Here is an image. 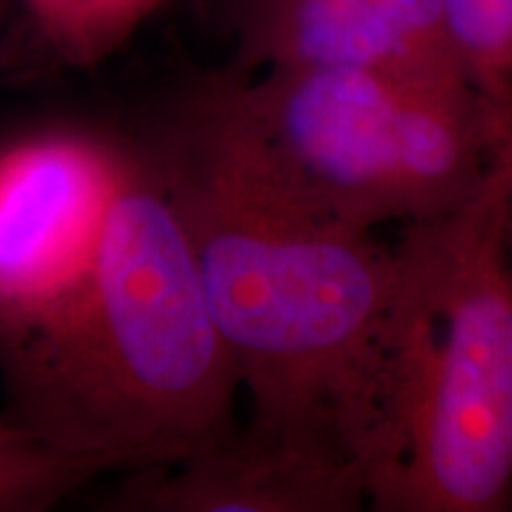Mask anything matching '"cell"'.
Masks as SVG:
<instances>
[{
    "label": "cell",
    "mask_w": 512,
    "mask_h": 512,
    "mask_svg": "<svg viewBox=\"0 0 512 512\" xmlns=\"http://www.w3.org/2000/svg\"><path fill=\"white\" fill-rule=\"evenodd\" d=\"M140 145L181 219L249 418L337 441L370 484L396 245L323 214L278 174L226 67L190 81Z\"/></svg>",
    "instance_id": "6da1fadb"
},
{
    "label": "cell",
    "mask_w": 512,
    "mask_h": 512,
    "mask_svg": "<svg viewBox=\"0 0 512 512\" xmlns=\"http://www.w3.org/2000/svg\"><path fill=\"white\" fill-rule=\"evenodd\" d=\"M0 363L8 413L98 475L178 465L238 422L233 358L140 143L86 283Z\"/></svg>",
    "instance_id": "7a4b0ae2"
},
{
    "label": "cell",
    "mask_w": 512,
    "mask_h": 512,
    "mask_svg": "<svg viewBox=\"0 0 512 512\" xmlns=\"http://www.w3.org/2000/svg\"><path fill=\"white\" fill-rule=\"evenodd\" d=\"M508 143V140H505ZM451 214L403 228L377 384L370 508L496 512L512 496L508 152Z\"/></svg>",
    "instance_id": "3957f363"
},
{
    "label": "cell",
    "mask_w": 512,
    "mask_h": 512,
    "mask_svg": "<svg viewBox=\"0 0 512 512\" xmlns=\"http://www.w3.org/2000/svg\"><path fill=\"white\" fill-rule=\"evenodd\" d=\"M226 69L278 174L347 226L375 233L451 214L498 150L470 86L356 69Z\"/></svg>",
    "instance_id": "277c9868"
},
{
    "label": "cell",
    "mask_w": 512,
    "mask_h": 512,
    "mask_svg": "<svg viewBox=\"0 0 512 512\" xmlns=\"http://www.w3.org/2000/svg\"><path fill=\"white\" fill-rule=\"evenodd\" d=\"M131 155L128 140L74 121L0 143V354L86 283Z\"/></svg>",
    "instance_id": "5b68a950"
},
{
    "label": "cell",
    "mask_w": 512,
    "mask_h": 512,
    "mask_svg": "<svg viewBox=\"0 0 512 512\" xmlns=\"http://www.w3.org/2000/svg\"><path fill=\"white\" fill-rule=\"evenodd\" d=\"M223 17L235 38L228 67L245 76L356 69L470 86L441 0H223Z\"/></svg>",
    "instance_id": "8992f818"
},
{
    "label": "cell",
    "mask_w": 512,
    "mask_h": 512,
    "mask_svg": "<svg viewBox=\"0 0 512 512\" xmlns=\"http://www.w3.org/2000/svg\"><path fill=\"white\" fill-rule=\"evenodd\" d=\"M117 508L152 512H354L370 508L366 467L337 441L247 418L195 456L138 472Z\"/></svg>",
    "instance_id": "52a82bcc"
},
{
    "label": "cell",
    "mask_w": 512,
    "mask_h": 512,
    "mask_svg": "<svg viewBox=\"0 0 512 512\" xmlns=\"http://www.w3.org/2000/svg\"><path fill=\"white\" fill-rule=\"evenodd\" d=\"M164 0H22L24 41L46 62L91 67L110 57Z\"/></svg>",
    "instance_id": "ba28073f"
},
{
    "label": "cell",
    "mask_w": 512,
    "mask_h": 512,
    "mask_svg": "<svg viewBox=\"0 0 512 512\" xmlns=\"http://www.w3.org/2000/svg\"><path fill=\"white\" fill-rule=\"evenodd\" d=\"M441 10L491 140L512 136V0H441Z\"/></svg>",
    "instance_id": "9c48e42d"
},
{
    "label": "cell",
    "mask_w": 512,
    "mask_h": 512,
    "mask_svg": "<svg viewBox=\"0 0 512 512\" xmlns=\"http://www.w3.org/2000/svg\"><path fill=\"white\" fill-rule=\"evenodd\" d=\"M93 477L98 472L86 460L12 413L0 415V512L43 510Z\"/></svg>",
    "instance_id": "30bf717a"
},
{
    "label": "cell",
    "mask_w": 512,
    "mask_h": 512,
    "mask_svg": "<svg viewBox=\"0 0 512 512\" xmlns=\"http://www.w3.org/2000/svg\"><path fill=\"white\" fill-rule=\"evenodd\" d=\"M505 152H508V195H505V200H508V228L512 240V136L505 143Z\"/></svg>",
    "instance_id": "8fae6325"
},
{
    "label": "cell",
    "mask_w": 512,
    "mask_h": 512,
    "mask_svg": "<svg viewBox=\"0 0 512 512\" xmlns=\"http://www.w3.org/2000/svg\"><path fill=\"white\" fill-rule=\"evenodd\" d=\"M5 5H8V0H0V15H3V10H5Z\"/></svg>",
    "instance_id": "7c38bea8"
},
{
    "label": "cell",
    "mask_w": 512,
    "mask_h": 512,
    "mask_svg": "<svg viewBox=\"0 0 512 512\" xmlns=\"http://www.w3.org/2000/svg\"><path fill=\"white\" fill-rule=\"evenodd\" d=\"M508 508H510V510H512V496H510V503H508Z\"/></svg>",
    "instance_id": "4fadbf2b"
}]
</instances>
